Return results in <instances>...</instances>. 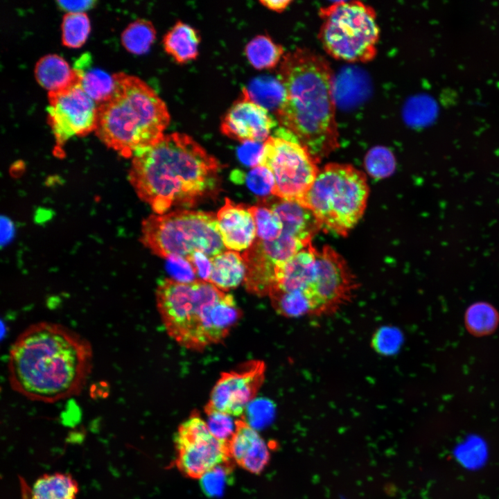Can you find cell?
Wrapping results in <instances>:
<instances>
[{
	"label": "cell",
	"instance_id": "1",
	"mask_svg": "<svg viewBox=\"0 0 499 499\" xmlns=\"http://www.w3.org/2000/svg\"><path fill=\"white\" fill-rule=\"evenodd\" d=\"M93 362L88 340L62 324L39 322L25 329L12 344L8 378L17 394L52 403L80 394Z\"/></svg>",
	"mask_w": 499,
	"mask_h": 499
},
{
	"label": "cell",
	"instance_id": "2",
	"mask_svg": "<svg viewBox=\"0 0 499 499\" xmlns=\"http://www.w3.org/2000/svg\"><path fill=\"white\" fill-rule=\"evenodd\" d=\"M132 157L128 180L155 214L193 207L218 188L220 163L186 134H164Z\"/></svg>",
	"mask_w": 499,
	"mask_h": 499
},
{
	"label": "cell",
	"instance_id": "3",
	"mask_svg": "<svg viewBox=\"0 0 499 499\" xmlns=\"http://www.w3.org/2000/svg\"><path fill=\"white\" fill-rule=\"evenodd\" d=\"M278 78L285 91L278 121L319 162L339 146L330 65L319 54L297 49L283 56Z\"/></svg>",
	"mask_w": 499,
	"mask_h": 499
},
{
	"label": "cell",
	"instance_id": "4",
	"mask_svg": "<svg viewBox=\"0 0 499 499\" xmlns=\"http://www.w3.org/2000/svg\"><path fill=\"white\" fill-rule=\"evenodd\" d=\"M155 298L168 335L189 349L200 351L221 342L242 317L231 294L200 279H162Z\"/></svg>",
	"mask_w": 499,
	"mask_h": 499
},
{
	"label": "cell",
	"instance_id": "5",
	"mask_svg": "<svg viewBox=\"0 0 499 499\" xmlns=\"http://www.w3.org/2000/svg\"><path fill=\"white\" fill-rule=\"evenodd\" d=\"M113 76L112 96L98 105L95 133L106 146L130 157L164 137L170 116L163 100L140 78L124 72Z\"/></svg>",
	"mask_w": 499,
	"mask_h": 499
},
{
	"label": "cell",
	"instance_id": "6",
	"mask_svg": "<svg viewBox=\"0 0 499 499\" xmlns=\"http://www.w3.org/2000/svg\"><path fill=\"white\" fill-rule=\"evenodd\" d=\"M369 196L365 174L347 164L331 163L320 170L300 203L321 229L346 236L362 217Z\"/></svg>",
	"mask_w": 499,
	"mask_h": 499
},
{
	"label": "cell",
	"instance_id": "7",
	"mask_svg": "<svg viewBox=\"0 0 499 499\" xmlns=\"http://www.w3.org/2000/svg\"><path fill=\"white\" fill-rule=\"evenodd\" d=\"M140 240L161 258H187L195 252L212 257L225 247L218 229L216 214L201 211L178 210L152 214L141 223Z\"/></svg>",
	"mask_w": 499,
	"mask_h": 499
},
{
	"label": "cell",
	"instance_id": "8",
	"mask_svg": "<svg viewBox=\"0 0 499 499\" xmlns=\"http://www.w3.org/2000/svg\"><path fill=\"white\" fill-rule=\"evenodd\" d=\"M319 39L333 58L366 62L376 55L379 28L372 7L359 1L333 2L319 10Z\"/></svg>",
	"mask_w": 499,
	"mask_h": 499
},
{
	"label": "cell",
	"instance_id": "9",
	"mask_svg": "<svg viewBox=\"0 0 499 499\" xmlns=\"http://www.w3.org/2000/svg\"><path fill=\"white\" fill-rule=\"evenodd\" d=\"M317 163L293 133L280 127L263 143L258 166L272 173L273 195L301 203L319 170Z\"/></svg>",
	"mask_w": 499,
	"mask_h": 499
},
{
	"label": "cell",
	"instance_id": "10",
	"mask_svg": "<svg viewBox=\"0 0 499 499\" xmlns=\"http://www.w3.org/2000/svg\"><path fill=\"white\" fill-rule=\"evenodd\" d=\"M355 283L347 262L338 252L329 245L316 249L313 277L304 293L308 314L335 310L349 299Z\"/></svg>",
	"mask_w": 499,
	"mask_h": 499
},
{
	"label": "cell",
	"instance_id": "11",
	"mask_svg": "<svg viewBox=\"0 0 499 499\" xmlns=\"http://www.w3.org/2000/svg\"><path fill=\"white\" fill-rule=\"evenodd\" d=\"M175 464L185 476L200 479L216 466L231 459L228 444L216 439L207 422L194 411L174 437Z\"/></svg>",
	"mask_w": 499,
	"mask_h": 499
},
{
	"label": "cell",
	"instance_id": "12",
	"mask_svg": "<svg viewBox=\"0 0 499 499\" xmlns=\"http://www.w3.org/2000/svg\"><path fill=\"white\" fill-rule=\"evenodd\" d=\"M48 123L57 146L95 131L98 105L83 90L80 80L64 89L48 92Z\"/></svg>",
	"mask_w": 499,
	"mask_h": 499
},
{
	"label": "cell",
	"instance_id": "13",
	"mask_svg": "<svg viewBox=\"0 0 499 499\" xmlns=\"http://www.w3.org/2000/svg\"><path fill=\"white\" fill-rule=\"evenodd\" d=\"M266 366L263 361L252 360L237 368L221 373L213 387L204 407L205 413L219 412L231 416H243L247 405L262 386Z\"/></svg>",
	"mask_w": 499,
	"mask_h": 499
},
{
	"label": "cell",
	"instance_id": "14",
	"mask_svg": "<svg viewBox=\"0 0 499 499\" xmlns=\"http://www.w3.org/2000/svg\"><path fill=\"white\" fill-rule=\"evenodd\" d=\"M277 121L264 107L252 100L244 88L224 115L221 132L240 142H265L270 136Z\"/></svg>",
	"mask_w": 499,
	"mask_h": 499
},
{
	"label": "cell",
	"instance_id": "15",
	"mask_svg": "<svg viewBox=\"0 0 499 499\" xmlns=\"http://www.w3.org/2000/svg\"><path fill=\"white\" fill-rule=\"evenodd\" d=\"M218 229L225 248L235 251L247 250L256 240V227L250 207L225 198L216 213Z\"/></svg>",
	"mask_w": 499,
	"mask_h": 499
},
{
	"label": "cell",
	"instance_id": "16",
	"mask_svg": "<svg viewBox=\"0 0 499 499\" xmlns=\"http://www.w3.org/2000/svg\"><path fill=\"white\" fill-rule=\"evenodd\" d=\"M236 428L228 444L231 459L245 470L260 473L270 459L267 444L245 418L236 420Z\"/></svg>",
	"mask_w": 499,
	"mask_h": 499
},
{
	"label": "cell",
	"instance_id": "17",
	"mask_svg": "<svg viewBox=\"0 0 499 499\" xmlns=\"http://www.w3.org/2000/svg\"><path fill=\"white\" fill-rule=\"evenodd\" d=\"M261 202L269 206L279 217L283 231L306 243H311L314 235L321 229L312 211L299 202L279 198L272 200L267 198H263Z\"/></svg>",
	"mask_w": 499,
	"mask_h": 499
},
{
	"label": "cell",
	"instance_id": "18",
	"mask_svg": "<svg viewBox=\"0 0 499 499\" xmlns=\"http://www.w3.org/2000/svg\"><path fill=\"white\" fill-rule=\"evenodd\" d=\"M34 74L38 84L49 92L64 89L80 80L78 72L58 54L42 56L35 66Z\"/></svg>",
	"mask_w": 499,
	"mask_h": 499
},
{
	"label": "cell",
	"instance_id": "19",
	"mask_svg": "<svg viewBox=\"0 0 499 499\" xmlns=\"http://www.w3.org/2000/svg\"><path fill=\"white\" fill-rule=\"evenodd\" d=\"M211 271L209 281L222 291L236 288L244 282L246 264L240 254L224 251L211 257Z\"/></svg>",
	"mask_w": 499,
	"mask_h": 499
},
{
	"label": "cell",
	"instance_id": "20",
	"mask_svg": "<svg viewBox=\"0 0 499 499\" xmlns=\"http://www.w3.org/2000/svg\"><path fill=\"white\" fill-rule=\"evenodd\" d=\"M200 42L198 30L180 21H177L163 38L165 51L179 64L186 63L198 57Z\"/></svg>",
	"mask_w": 499,
	"mask_h": 499
},
{
	"label": "cell",
	"instance_id": "21",
	"mask_svg": "<svg viewBox=\"0 0 499 499\" xmlns=\"http://www.w3.org/2000/svg\"><path fill=\"white\" fill-rule=\"evenodd\" d=\"M78 491V484L71 475L46 473L33 484L29 499H76Z\"/></svg>",
	"mask_w": 499,
	"mask_h": 499
},
{
	"label": "cell",
	"instance_id": "22",
	"mask_svg": "<svg viewBox=\"0 0 499 499\" xmlns=\"http://www.w3.org/2000/svg\"><path fill=\"white\" fill-rule=\"evenodd\" d=\"M254 243L276 270L311 243H306L282 231L281 236L274 240L263 241L256 238Z\"/></svg>",
	"mask_w": 499,
	"mask_h": 499
},
{
	"label": "cell",
	"instance_id": "23",
	"mask_svg": "<svg viewBox=\"0 0 499 499\" xmlns=\"http://www.w3.org/2000/svg\"><path fill=\"white\" fill-rule=\"evenodd\" d=\"M245 53L251 65L258 69L274 67L284 56L282 46L265 35L252 39L245 48Z\"/></svg>",
	"mask_w": 499,
	"mask_h": 499
},
{
	"label": "cell",
	"instance_id": "24",
	"mask_svg": "<svg viewBox=\"0 0 499 499\" xmlns=\"http://www.w3.org/2000/svg\"><path fill=\"white\" fill-rule=\"evenodd\" d=\"M74 69L80 75L82 88L98 105L110 98L114 88L113 75L98 68H85L78 64Z\"/></svg>",
	"mask_w": 499,
	"mask_h": 499
},
{
	"label": "cell",
	"instance_id": "25",
	"mask_svg": "<svg viewBox=\"0 0 499 499\" xmlns=\"http://www.w3.org/2000/svg\"><path fill=\"white\" fill-rule=\"evenodd\" d=\"M245 89L252 100L268 110L277 111L284 98V88L279 78L268 76L256 78Z\"/></svg>",
	"mask_w": 499,
	"mask_h": 499
},
{
	"label": "cell",
	"instance_id": "26",
	"mask_svg": "<svg viewBox=\"0 0 499 499\" xmlns=\"http://www.w3.org/2000/svg\"><path fill=\"white\" fill-rule=\"evenodd\" d=\"M156 38L153 24L145 19L131 22L122 32L121 43L129 52L135 55L146 53Z\"/></svg>",
	"mask_w": 499,
	"mask_h": 499
},
{
	"label": "cell",
	"instance_id": "27",
	"mask_svg": "<svg viewBox=\"0 0 499 499\" xmlns=\"http://www.w3.org/2000/svg\"><path fill=\"white\" fill-rule=\"evenodd\" d=\"M499 323V314L490 304L480 301L471 305L465 313L466 329L475 336L493 333Z\"/></svg>",
	"mask_w": 499,
	"mask_h": 499
},
{
	"label": "cell",
	"instance_id": "28",
	"mask_svg": "<svg viewBox=\"0 0 499 499\" xmlns=\"http://www.w3.org/2000/svg\"><path fill=\"white\" fill-rule=\"evenodd\" d=\"M62 42L69 48H79L90 32V21L85 12H67L62 21Z\"/></svg>",
	"mask_w": 499,
	"mask_h": 499
},
{
	"label": "cell",
	"instance_id": "29",
	"mask_svg": "<svg viewBox=\"0 0 499 499\" xmlns=\"http://www.w3.org/2000/svg\"><path fill=\"white\" fill-rule=\"evenodd\" d=\"M254 216L258 239L272 241L278 238L283 231V224L277 214L266 204L261 202L250 207Z\"/></svg>",
	"mask_w": 499,
	"mask_h": 499
},
{
	"label": "cell",
	"instance_id": "30",
	"mask_svg": "<svg viewBox=\"0 0 499 499\" xmlns=\"http://www.w3.org/2000/svg\"><path fill=\"white\" fill-rule=\"evenodd\" d=\"M232 461L231 459L216 466L200 478V487L206 496L209 498L220 496L226 486L232 482Z\"/></svg>",
	"mask_w": 499,
	"mask_h": 499
},
{
	"label": "cell",
	"instance_id": "31",
	"mask_svg": "<svg viewBox=\"0 0 499 499\" xmlns=\"http://www.w3.org/2000/svg\"><path fill=\"white\" fill-rule=\"evenodd\" d=\"M365 166L370 176L378 180L383 179L394 173L396 160L390 150L378 146L370 149L366 154Z\"/></svg>",
	"mask_w": 499,
	"mask_h": 499
},
{
	"label": "cell",
	"instance_id": "32",
	"mask_svg": "<svg viewBox=\"0 0 499 499\" xmlns=\"http://www.w3.org/2000/svg\"><path fill=\"white\" fill-rule=\"evenodd\" d=\"M234 173L236 175L232 174V177L237 180L240 178L244 179L247 187L254 193L263 197L272 195L275 184L274 178L272 173L267 168L256 166L248 171L245 175L243 174L244 177L240 176L237 172Z\"/></svg>",
	"mask_w": 499,
	"mask_h": 499
},
{
	"label": "cell",
	"instance_id": "33",
	"mask_svg": "<svg viewBox=\"0 0 499 499\" xmlns=\"http://www.w3.org/2000/svg\"><path fill=\"white\" fill-rule=\"evenodd\" d=\"M207 424L211 434L218 440L229 444L235 433L236 425L232 416L219 412H209Z\"/></svg>",
	"mask_w": 499,
	"mask_h": 499
},
{
	"label": "cell",
	"instance_id": "34",
	"mask_svg": "<svg viewBox=\"0 0 499 499\" xmlns=\"http://www.w3.org/2000/svg\"><path fill=\"white\" fill-rule=\"evenodd\" d=\"M167 270L172 279L181 283H190L197 280L196 273L191 263L185 258L180 256H170L166 258Z\"/></svg>",
	"mask_w": 499,
	"mask_h": 499
},
{
	"label": "cell",
	"instance_id": "35",
	"mask_svg": "<svg viewBox=\"0 0 499 499\" xmlns=\"http://www.w3.org/2000/svg\"><path fill=\"white\" fill-rule=\"evenodd\" d=\"M426 98H415L406 105L405 110V116L406 121H409L410 123L419 124L423 123L427 121L428 112L426 110H431V103H428Z\"/></svg>",
	"mask_w": 499,
	"mask_h": 499
},
{
	"label": "cell",
	"instance_id": "36",
	"mask_svg": "<svg viewBox=\"0 0 499 499\" xmlns=\"http://www.w3.org/2000/svg\"><path fill=\"white\" fill-rule=\"evenodd\" d=\"M273 410L270 404L257 403L249 409L248 423L253 427H263L268 424L273 416Z\"/></svg>",
	"mask_w": 499,
	"mask_h": 499
},
{
	"label": "cell",
	"instance_id": "37",
	"mask_svg": "<svg viewBox=\"0 0 499 499\" xmlns=\"http://www.w3.org/2000/svg\"><path fill=\"white\" fill-rule=\"evenodd\" d=\"M186 259L193 265L197 277L208 282L211 271V257L202 252H195Z\"/></svg>",
	"mask_w": 499,
	"mask_h": 499
},
{
	"label": "cell",
	"instance_id": "38",
	"mask_svg": "<svg viewBox=\"0 0 499 499\" xmlns=\"http://www.w3.org/2000/svg\"><path fill=\"white\" fill-rule=\"evenodd\" d=\"M263 144L245 142L238 148V155L240 161L247 166L255 167L259 165Z\"/></svg>",
	"mask_w": 499,
	"mask_h": 499
},
{
	"label": "cell",
	"instance_id": "39",
	"mask_svg": "<svg viewBox=\"0 0 499 499\" xmlns=\"http://www.w3.org/2000/svg\"><path fill=\"white\" fill-rule=\"evenodd\" d=\"M376 340L378 349H383L384 351H387V349L392 350L391 349H393L398 344L399 335L398 333H394L393 330L389 329L386 330L382 329L376 335Z\"/></svg>",
	"mask_w": 499,
	"mask_h": 499
},
{
	"label": "cell",
	"instance_id": "40",
	"mask_svg": "<svg viewBox=\"0 0 499 499\" xmlns=\"http://www.w3.org/2000/svg\"><path fill=\"white\" fill-rule=\"evenodd\" d=\"M96 1L83 0V1H57L58 6L67 12H85L94 7Z\"/></svg>",
	"mask_w": 499,
	"mask_h": 499
},
{
	"label": "cell",
	"instance_id": "41",
	"mask_svg": "<svg viewBox=\"0 0 499 499\" xmlns=\"http://www.w3.org/2000/svg\"><path fill=\"white\" fill-rule=\"evenodd\" d=\"M290 0H261L260 3L270 10L281 12L284 10L291 3Z\"/></svg>",
	"mask_w": 499,
	"mask_h": 499
}]
</instances>
